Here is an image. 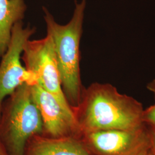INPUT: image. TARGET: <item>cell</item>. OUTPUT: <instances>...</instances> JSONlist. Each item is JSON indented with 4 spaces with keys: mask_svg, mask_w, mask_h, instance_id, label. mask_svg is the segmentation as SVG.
Wrapping results in <instances>:
<instances>
[{
    "mask_svg": "<svg viewBox=\"0 0 155 155\" xmlns=\"http://www.w3.org/2000/svg\"><path fill=\"white\" fill-rule=\"evenodd\" d=\"M143 104L120 93L110 83H92L84 88L80 104L74 110L83 134L107 130H126L141 127Z\"/></svg>",
    "mask_w": 155,
    "mask_h": 155,
    "instance_id": "cell-1",
    "label": "cell"
},
{
    "mask_svg": "<svg viewBox=\"0 0 155 155\" xmlns=\"http://www.w3.org/2000/svg\"><path fill=\"white\" fill-rule=\"evenodd\" d=\"M146 155H153V153H152V152L151 151V150H150L149 152H148V153Z\"/></svg>",
    "mask_w": 155,
    "mask_h": 155,
    "instance_id": "cell-14",
    "label": "cell"
},
{
    "mask_svg": "<svg viewBox=\"0 0 155 155\" xmlns=\"http://www.w3.org/2000/svg\"><path fill=\"white\" fill-rule=\"evenodd\" d=\"M44 132L31 85L24 84L3 102L0 117V140L9 155H25L30 139Z\"/></svg>",
    "mask_w": 155,
    "mask_h": 155,
    "instance_id": "cell-3",
    "label": "cell"
},
{
    "mask_svg": "<svg viewBox=\"0 0 155 155\" xmlns=\"http://www.w3.org/2000/svg\"><path fill=\"white\" fill-rule=\"evenodd\" d=\"M26 9L24 0H0V58L8 48L14 25L22 21Z\"/></svg>",
    "mask_w": 155,
    "mask_h": 155,
    "instance_id": "cell-9",
    "label": "cell"
},
{
    "mask_svg": "<svg viewBox=\"0 0 155 155\" xmlns=\"http://www.w3.org/2000/svg\"><path fill=\"white\" fill-rule=\"evenodd\" d=\"M147 89L153 94L155 99V79L150 81L147 84Z\"/></svg>",
    "mask_w": 155,
    "mask_h": 155,
    "instance_id": "cell-12",
    "label": "cell"
},
{
    "mask_svg": "<svg viewBox=\"0 0 155 155\" xmlns=\"http://www.w3.org/2000/svg\"><path fill=\"white\" fill-rule=\"evenodd\" d=\"M31 139L25 155H91L81 138L77 137L54 138L38 135Z\"/></svg>",
    "mask_w": 155,
    "mask_h": 155,
    "instance_id": "cell-8",
    "label": "cell"
},
{
    "mask_svg": "<svg viewBox=\"0 0 155 155\" xmlns=\"http://www.w3.org/2000/svg\"><path fill=\"white\" fill-rule=\"evenodd\" d=\"M81 139L91 155H146L151 150L146 124L132 129L86 133Z\"/></svg>",
    "mask_w": 155,
    "mask_h": 155,
    "instance_id": "cell-5",
    "label": "cell"
},
{
    "mask_svg": "<svg viewBox=\"0 0 155 155\" xmlns=\"http://www.w3.org/2000/svg\"><path fill=\"white\" fill-rule=\"evenodd\" d=\"M75 5L72 18L66 25L56 22L49 11L43 8L47 34L54 43L63 91L74 111L80 104L84 89L81 77L80 43L86 1H76Z\"/></svg>",
    "mask_w": 155,
    "mask_h": 155,
    "instance_id": "cell-2",
    "label": "cell"
},
{
    "mask_svg": "<svg viewBox=\"0 0 155 155\" xmlns=\"http://www.w3.org/2000/svg\"><path fill=\"white\" fill-rule=\"evenodd\" d=\"M143 120L147 125L155 127V103L147 109H144Z\"/></svg>",
    "mask_w": 155,
    "mask_h": 155,
    "instance_id": "cell-10",
    "label": "cell"
},
{
    "mask_svg": "<svg viewBox=\"0 0 155 155\" xmlns=\"http://www.w3.org/2000/svg\"><path fill=\"white\" fill-rule=\"evenodd\" d=\"M148 126V125H147ZM150 131V142H151V151L153 155H155V127L148 126Z\"/></svg>",
    "mask_w": 155,
    "mask_h": 155,
    "instance_id": "cell-11",
    "label": "cell"
},
{
    "mask_svg": "<svg viewBox=\"0 0 155 155\" xmlns=\"http://www.w3.org/2000/svg\"><path fill=\"white\" fill-rule=\"evenodd\" d=\"M31 91L41 116L44 132L50 137H82V133L74 111L65 108L55 97L38 83L31 85Z\"/></svg>",
    "mask_w": 155,
    "mask_h": 155,
    "instance_id": "cell-7",
    "label": "cell"
},
{
    "mask_svg": "<svg viewBox=\"0 0 155 155\" xmlns=\"http://www.w3.org/2000/svg\"><path fill=\"white\" fill-rule=\"evenodd\" d=\"M21 61L26 69L35 75L39 86L55 97L65 108L74 111L63 91L54 43L51 36L47 34L43 39H29L24 45Z\"/></svg>",
    "mask_w": 155,
    "mask_h": 155,
    "instance_id": "cell-4",
    "label": "cell"
},
{
    "mask_svg": "<svg viewBox=\"0 0 155 155\" xmlns=\"http://www.w3.org/2000/svg\"><path fill=\"white\" fill-rule=\"evenodd\" d=\"M0 155H9L4 145L0 140Z\"/></svg>",
    "mask_w": 155,
    "mask_h": 155,
    "instance_id": "cell-13",
    "label": "cell"
},
{
    "mask_svg": "<svg viewBox=\"0 0 155 155\" xmlns=\"http://www.w3.org/2000/svg\"><path fill=\"white\" fill-rule=\"evenodd\" d=\"M35 32V27L24 28L22 21L17 22L13 28L10 43L0 63V117L6 97L24 84L37 83L35 75L21 62L24 45Z\"/></svg>",
    "mask_w": 155,
    "mask_h": 155,
    "instance_id": "cell-6",
    "label": "cell"
}]
</instances>
